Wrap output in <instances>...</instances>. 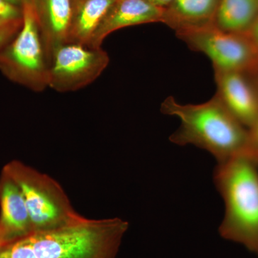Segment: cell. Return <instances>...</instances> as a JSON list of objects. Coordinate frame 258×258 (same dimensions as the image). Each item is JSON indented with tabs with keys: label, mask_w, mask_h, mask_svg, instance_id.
<instances>
[{
	"label": "cell",
	"mask_w": 258,
	"mask_h": 258,
	"mask_svg": "<svg viewBox=\"0 0 258 258\" xmlns=\"http://www.w3.org/2000/svg\"><path fill=\"white\" fill-rule=\"evenodd\" d=\"M128 223L120 218L82 220L32 232L0 244V258H115Z\"/></svg>",
	"instance_id": "obj_1"
},
{
	"label": "cell",
	"mask_w": 258,
	"mask_h": 258,
	"mask_svg": "<svg viewBox=\"0 0 258 258\" xmlns=\"http://www.w3.org/2000/svg\"><path fill=\"white\" fill-rule=\"evenodd\" d=\"M164 114L177 117L179 129L170 137L178 145L192 144L208 151L222 163L243 154L248 141L246 130L217 96L202 104L182 105L173 97L161 103Z\"/></svg>",
	"instance_id": "obj_2"
},
{
	"label": "cell",
	"mask_w": 258,
	"mask_h": 258,
	"mask_svg": "<svg viewBox=\"0 0 258 258\" xmlns=\"http://www.w3.org/2000/svg\"><path fill=\"white\" fill-rule=\"evenodd\" d=\"M214 181L225 205L219 232L258 256V167L244 154L218 163Z\"/></svg>",
	"instance_id": "obj_3"
},
{
	"label": "cell",
	"mask_w": 258,
	"mask_h": 258,
	"mask_svg": "<svg viewBox=\"0 0 258 258\" xmlns=\"http://www.w3.org/2000/svg\"><path fill=\"white\" fill-rule=\"evenodd\" d=\"M23 193L31 222L32 232L60 228L82 220L69 197L55 179L20 161L3 167Z\"/></svg>",
	"instance_id": "obj_4"
},
{
	"label": "cell",
	"mask_w": 258,
	"mask_h": 258,
	"mask_svg": "<svg viewBox=\"0 0 258 258\" xmlns=\"http://www.w3.org/2000/svg\"><path fill=\"white\" fill-rule=\"evenodd\" d=\"M21 9V28L0 50V71L10 81L42 92L49 87V64L35 9L30 6Z\"/></svg>",
	"instance_id": "obj_5"
},
{
	"label": "cell",
	"mask_w": 258,
	"mask_h": 258,
	"mask_svg": "<svg viewBox=\"0 0 258 258\" xmlns=\"http://www.w3.org/2000/svg\"><path fill=\"white\" fill-rule=\"evenodd\" d=\"M176 34L191 50L208 56L214 69L242 73L258 69V50L247 34L224 32L215 25Z\"/></svg>",
	"instance_id": "obj_6"
},
{
	"label": "cell",
	"mask_w": 258,
	"mask_h": 258,
	"mask_svg": "<svg viewBox=\"0 0 258 258\" xmlns=\"http://www.w3.org/2000/svg\"><path fill=\"white\" fill-rule=\"evenodd\" d=\"M102 47L67 42L56 48L49 64V88L57 92H73L91 84L109 64Z\"/></svg>",
	"instance_id": "obj_7"
},
{
	"label": "cell",
	"mask_w": 258,
	"mask_h": 258,
	"mask_svg": "<svg viewBox=\"0 0 258 258\" xmlns=\"http://www.w3.org/2000/svg\"><path fill=\"white\" fill-rule=\"evenodd\" d=\"M214 70L216 96L241 124L251 128L258 120V94L245 73Z\"/></svg>",
	"instance_id": "obj_8"
},
{
	"label": "cell",
	"mask_w": 258,
	"mask_h": 258,
	"mask_svg": "<svg viewBox=\"0 0 258 258\" xmlns=\"http://www.w3.org/2000/svg\"><path fill=\"white\" fill-rule=\"evenodd\" d=\"M164 16V9L147 0H115L88 46L101 47L112 32L134 25L163 23Z\"/></svg>",
	"instance_id": "obj_9"
},
{
	"label": "cell",
	"mask_w": 258,
	"mask_h": 258,
	"mask_svg": "<svg viewBox=\"0 0 258 258\" xmlns=\"http://www.w3.org/2000/svg\"><path fill=\"white\" fill-rule=\"evenodd\" d=\"M35 11L47 62L56 48L69 42L73 0H35Z\"/></svg>",
	"instance_id": "obj_10"
},
{
	"label": "cell",
	"mask_w": 258,
	"mask_h": 258,
	"mask_svg": "<svg viewBox=\"0 0 258 258\" xmlns=\"http://www.w3.org/2000/svg\"><path fill=\"white\" fill-rule=\"evenodd\" d=\"M0 227L5 242L32 232L30 215L23 193L4 171L0 174Z\"/></svg>",
	"instance_id": "obj_11"
},
{
	"label": "cell",
	"mask_w": 258,
	"mask_h": 258,
	"mask_svg": "<svg viewBox=\"0 0 258 258\" xmlns=\"http://www.w3.org/2000/svg\"><path fill=\"white\" fill-rule=\"evenodd\" d=\"M220 0H173L164 9V22L176 32L214 25Z\"/></svg>",
	"instance_id": "obj_12"
},
{
	"label": "cell",
	"mask_w": 258,
	"mask_h": 258,
	"mask_svg": "<svg viewBox=\"0 0 258 258\" xmlns=\"http://www.w3.org/2000/svg\"><path fill=\"white\" fill-rule=\"evenodd\" d=\"M115 0H73L69 42L89 45Z\"/></svg>",
	"instance_id": "obj_13"
},
{
	"label": "cell",
	"mask_w": 258,
	"mask_h": 258,
	"mask_svg": "<svg viewBox=\"0 0 258 258\" xmlns=\"http://www.w3.org/2000/svg\"><path fill=\"white\" fill-rule=\"evenodd\" d=\"M258 19V0H220L214 25L224 32L247 34Z\"/></svg>",
	"instance_id": "obj_14"
},
{
	"label": "cell",
	"mask_w": 258,
	"mask_h": 258,
	"mask_svg": "<svg viewBox=\"0 0 258 258\" xmlns=\"http://www.w3.org/2000/svg\"><path fill=\"white\" fill-rule=\"evenodd\" d=\"M22 25V18L7 22L0 25V50L3 48L17 35Z\"/></svg>",
	"instance_id": "obj_15"
},
{
	"label": "cell",
	"mask_w": 258,
	"mask_h": 258,
	"mask_svg": "<svg viewBox=\"0 0 258 258\" xmlns=\"http://www.w3.org/2000/svg\"><path fill=\"white\" fill-rule=\"evenodd\" d=\"M258 167V120L248 131V141L243 153Z\"/></svg>",
	"instance_id": "obj_16"
},
{
	"label": "cell",
	"mask_w": 258,
	"mask_h": 258,
	"mask_svg": "<svg viewBox=\"0 0 258 258\" xmlns=\"http://www.w3.org/2000/svg\"><path fill=\"white\" fill-rule=\"evenodd\" d=\"M22 18V9L8 3L5 0H0V19L5 21H13Z\"/></svg>",
	"instance_id": "obj_17"
},
{
	"label": "cell",
	"mask_w": 258,
	"mask_h": 258,
	"mask_svg": "<svg viewBox=\"0 0 258 258\" xmlns=\"http://www.w3.org/2000/svg\"><path fill=\"white\" fill-rule=\"evenodd\" d=\"M247 34L258 50V19Z\"/></svg>",
	"instance_id": "obj_18"
},
{
	"label": "cell",
	"mask_w": 258,
	"mask_h": 258,
	"mask_svg": "<svg viewBox=\"0 0 258 258\" xmlns=\"http://www.w3.org/2000/svg\"><path fill=\"white\" fill-rule=\"evenodd\" d=\"M147 1L155 5V6L165 9L166 8H167L172 3L173 0H147Z\"/></svg>",
	"instance_id": "obj_19"
},
{
	"label": "cell",
	"mask_w": 258,
	"mask_h": 258,
	"mask_svg": "<svg viewBox=\"0 0 258 258\" xmlns=\"http://www.w3.org/2000/svg\"><path fill=\"white\" fill-rule=\"evenodd\" d=\"M30 6L35 9V0H21V7Z\"/></svg>",
	"instance_id": "obj_20"
},
{
	"label": "cell",
	"mask_w": 258,
	"mask_h": 258,
	"mask_svg": "<svg viewBox=\"0 0 258 258\" xmlns=\"http://www.w3.org/2000/svg\"><path fill=\"white\" fill-rule=\"evenodd\" d=\"M5 1L21 8V0H5Z\"/></svg>",
	"instance_id": "obj_21"
},
{
	"label": "cell",
	"mask_w": 258,
	"mask_h": 258,
	"mask_svg": "<svg viewBox=\"0 0 258 258\" xmlns=\"http://www.w3.org/2000/svg\"><path fill=\"white\" fill-rule=\"evenodd\" d=\"M5 242L4 235H3V230H2L1 227H0V244Z\"/></svg>",
	"instance_id": "obj_22"
},
{
	"label": "cell",
	"mask_w": 258,
	"mask_h": 258,
	"mask_svg": "<svg viewBox=\"0 0 258 258\" xmlns=\"http://www.w3.org/2000/svg\"><path fill=\"white\" fill-rule=\"evenodd\" d=\"M7 22H9V21H5V20H1V19H0V25H3V24H4L5 23H7Z\"/></svg>",
	"instance_id": "obj_23"
}]
</instances>
